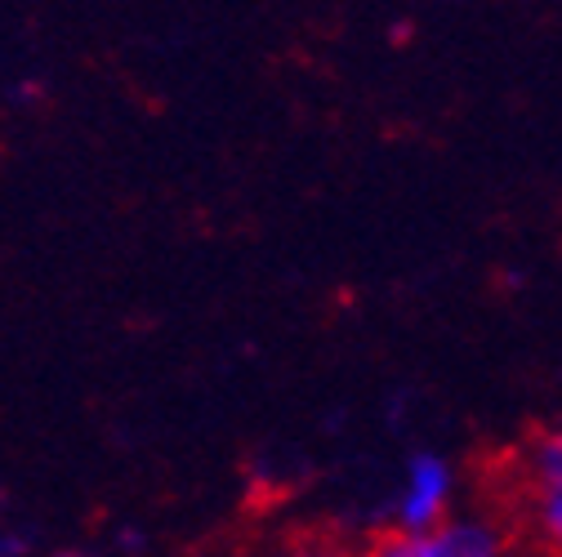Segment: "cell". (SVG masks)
Returning <instances> with one entry per match:
<instances>
[{"label":"cell","mask_w":562,"mask_h":557,"mask_svg":"<svg viewBox=\"0 0 562 557\" xmlns=\"http://www.w3.org/2000/svg\"><path fill=\"white\" fill-rule=\"evenodd\" d=\"M522 526L544 557H562V424L540 429L518 455Z\"/></svg>","instance_id":"cell-1"},{"label":"cell","mask_w":562,"mask_h":557,"mask_svg":"<svg viewBox=\"0 0 562 557\" xmlns=\"http://www.w3.org/2000/svg\"><path fill=\"white\" fill-rule=\"evenodd\" d=\"M460 509V464L442 451H411L393 491V518L389 531L425 535L438 522H447Z\"/></svg>","instance_id":"cell-2"},{"label":"cell","mask_w":562,"mask_h":557,"mask_svg":"<svg viewBox=\"0 0 562 557\" xmlns=\"http://www.w3.org/2000/svg\"><path fill=\"white\" fill-rule=\"evenodd\" d=\"M419 557H514V531L496 513L456 509L447 522L419 535Z\"/></svg>","instance_id":"cell-3"},{"label":"cell","mask_w":562,"mask_h":557,"mask_svg":"<svg viewBox=\"0 0 562 557\" xmlns=\"http://www.w3.org/2000/svg\"><path fill=\"white\" fill-rule=\"evenodd\" d=\"M268 557H358V548H348L339 539H326V535H300V539L277 544Z\"/></svg>","instance_id":"cell-4"},{"label":"cell","mask_w":562,"mask_h":557,"mask_svg":"<svg viewBox=\"0 0 562 557\" xmlns=\"http://www.w3.org/2000/svg\"><path fill=\"white\" fill-rule=\"evenodd\" d=\"M358 557H419V535H402V531H380L375 539H367L358 548Z\"/></svg>","instance_id":"cell-5"},{"label":"cell","mask_w":562,"mask_h":557,"mask_svg":"<svg viewBox=\"0 0 562 557\" xmlns=\"http://www.w3.org/2000/svg\"><path fill=\"white\" fill-rule=\"evenodd\" d=\"M63 557H90V553H63Z\"/></svg>","instance_id":"cell-6"},{"label":"cell","mask_w":562,"mask_h":557,"mask_svg":"<svg viewBox=\"0 0 562 557\" xmlns=\"http://www.w3.org/2000/svg\"><path fill=\"white\" fill-rule=\"evenodd\" d=\"M205 557H220V553H205Z\"/></svg>","instance_id":"cell-7"}]
</instances>
